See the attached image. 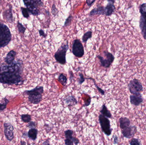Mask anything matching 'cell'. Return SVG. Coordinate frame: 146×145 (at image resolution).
<instances>
[{
  "mask_svg": "<svg viewBox=\"0 0 146 145\" xmlns=\"http://www.w3.org/2000/svg\"><path fill=\"white\" fill-rule=\"evenodd\" d=\"M101 14H105V8L101 6L94 9L90 12V16Z\"/></svg>",
  "mask_w": 146,
  "mask_h": 145,
  "instance_id": "cell-17",
  "label": "cell"
},
{
  "mask_svg": "<svg viewBox=\"0 0 146 145\" xmlns=\"http://www.w3.org/2000/svg\"><path fill=\"white\" fill-rule=\"evenodd\" d=\"M130 103L135 106H138L143 102V99L141 93L132 94L130 96Z\"/></svg>",
  "mask_w": 146,
  "mask_h": 145,
  "instance_id": "cell-14",
  "label": "cell"
},
{
  "mask_svg": "<svg viewBox=\"0 0 146 145\" xmlns=\"http://www.w3.org/2000/svg\"><path fill=\"white\" fill-rule=\"evenodd\" d=\"M114 138V143L115 144H117V143H118V138H117V136L116 135H115V136L113 137Z\"/></svg>",
  "mask_w": 146,
  "mask_h": 145,
  "instance_id": "cell-39",
  "label": "cell"
},
{
  "mask_svg": "<svg viewBox=\"0 0 146 145\" xmlns=\"http://www.w3.org/2000/svg\"><path fill=\"white\" fill-rule=\"evenodd\" d=\"M104 54L106 58L104 59L101 55H98L97 58L99 60L100 66L106 68H109L115 60V57L113 54L108 51H104Z\"/></svg>",
  "mask_w": 146,
  "mask_h": 145,
  "instance_id": "cell-9",
  "label": "cell"
},
{
  "mask_svg": "<svg viewBox=\"0 0 146 145\" xmlns=\"http://www.w3.org/2000/svg\"><path fill=\"white\" fill-rule=\"evenodd\" d=\"M4 133L6 138L9 142H11L14 138V127L9 123H4L3 124Z\"/></svg>",
  "mask_w": 146,
  "mask_h": 145,
  "instance_id": "cell-11",
  "label": "cell"
},
{
  "mask_svg": "<svg viewBox=\"0 0 146 145\" xmlns=\"http://www.w3.org/2000/svg\"><path fill=\"white\" fill-rule=\"evenodd\" d=\"M51 12L54 16H56L59 12V10L56 8L54 4L52 5V8H51Z\"/></svg>",
  "mask_w": 146,
  "mask_h": 145,
  "instance_id": "cell-31",
  "label": "cell"
},
{
  "mask_svg": "<svg viewBox=\"0 0 146 145\" xmlns=\"http://www.w3.org/2000/svg\"><path fill=\"white\" fill-rule=\"evenodd\" d=\"M3 18L8 23H12L13 22V7L11 5H9V8L3 11Z\"/></svg>",
  "mask_w": 146,
  "mask_h": 145,
  "instance_id": "cell-13",
  "label": "cell"
},
{
  "mask_svg": "<svg viewBox=\"0 0 146 145\" xmlns=\"http://www.w3.org/2000/svg\"><path fill=\"white\" fill-rule=\"evenodd\" d=\"M28 137L27 136V133H23V135H22V137L24 138H26L27 137Z\"/></svg>",
  "mask_w": 146,
  "mask_h": 145,
  "instance_id": "cell-40",
  "label": "cell"
},
{
  "mask_svg": "<svg viewBox=\"0 0 146 145\" xmlns=\"http://www.w3.org/2000/svg\"><path fill=\"white\" fill-rule=\"evenodd\" d=\"M64 101L68 106H72L78 104L75 97L73 95H69L64 98Z\"/></svg>",
  "mask_w": 146,
  "mask_h": 145,
  "instance_id": "cell-16",
  "label": "cell"
},
{
  "mask_svg": "<svg viewBox=\"0 0 146 145\" xmlns=\"http://www.w3.org/2000/svg\"><path fill=\"white\" fill-rule=\"evenodd\" d=\"M9 103V100L6 98L2 99L1 103H0V111H3L7 108V105Z\"/></svg>",
  "mask_w": 146,
  "mask_h": 145,
  "instance_id": "cell-23",
  "label": "cell"
},
{
  "mask_svg": "<svg viewBox=\"0 0 146 145\" xmlns=\"http://www.w3.org/2000/svg\"><path fill=\"white\" fill-rule=\"evenodd\" d=\"M71 72V74H70V79H71V80H72V77H73V76H74V75H73L72 72Z\"/></svg>",
  "mask_w": 146,
  "mask_h": 145,
  "instance_id": "cell-42",
  "label": "cell"
},
{
  "mask_svg": "<svg viewBox=\"0 0 146 145\" xmlns=\"http://www.w3.org/2000/svg\"><path fill=\"white\" fill-rule=\"evenodd\" d=\"M16 54L17 53L14 50H12L9 51L4 59L5 63L7 64H10L13 63L15 60Z\"/></svg>",
  "mask_w": 146,
  "mask_h": 145,
  "instance_id": "cell-15",
  "label": "cell"
},
{
  "mask_svg": "<svg viewBox=\"0 0 146 145\" xmlns=\"http://www.w3.org/2000/svg\"><path fill=\"white\" fill-rule=\"evenodd\" d=\"M92 32L91 31H89L86 32L82 37V41L83 43L87 42L88 39H90L92 37Z\"/></svg>",
  "mask_w": 146,
  "mask_h": 145,
  "instance_id": "cell-24",
  "label": "cell"
},
{
  "mask_svg": "<svg viewBox=\"0 0 146 145\" xmlns=\"http://www.w3.org/2000/svg\"><path fill=\"white\" fill-rule=\"evenodd\" d=\"M38 133V130L36 128L30 129L27 133V136L30 139L35 141L37 138Z\"/></svg>",
  "mask_w": 146,
  "mask_h": 145,
  "instance_id": "cell-18",
  "label": "cell"
},
{
  "mask_svg": "<svg viewBox=\"0 0 146 145\" xmlns=\"http://www.w3.org/2000/svg\"><path fill=\"white\" fill-rule=\"evenodd\" d=\"M12 39V35L7 26L0 21V49L9 44Z\"/></svg>",
  "mask_w": 146,
  "mask_h": 145,
  "instance_id": "cell-3",
  "label": "cell"
},
{
  "mask_svg": "<svg viewBox=\"0 0 146 145\" xmlns=\"http://www.w3.org/2000/svg\"><path fill=\"white\" fill-rule=\"evenodd\" d=\"M21 144H26V143L25 142V141H23L21 140Z\"/></svg>",
  "mask_w": 146,
  "mask_h": 145,
  "instance_id": "cell-43",
  "label": "cell"
},
{
  "mask_svg": "<svg viewBox=\"0 0 146 145\" xmlns=\"http://www.w3.org/2000/svg\"><path fill=\"white\" fill-rule=\"evenodd\" d=\"M86 79H91V80H92L93 81L94 83V85H95V87H96V88H97V89H98V91L99 92V93H101V94H102V95H104V90H103V89H101L98 86V85H97V84H96V83H95V81H94V79H92V78H86Z\"/></svg>",
  "mask_w": 146,
  "mask_h": 145,
  "instance_id": "cell-30",
  "label": "cell"
},
{
  "mask_svg": "<svg viewBox=\"0 0 146 145\" xmlns=\"http://www.w3.org/2000/svg\"><path fill=\"white\" fill-rule=\"evenodd\" d=\"M130 145H141V143H140L139 140H138L136 138H133L132 139V140L130 141V143H129Z\"/></svg>",
  "mask_w": 146,
  "mask_h": 145,
  "instance_id": "cell-33",
  "label": "cell"
},
{
  "mask_svg": "<svg viewBox=\"0 0 146 145\" xmlns=\"http://www.w3.org/2000/svg\"><path fill=\"white\" fill-rule=\"evenodd\" d=\"M137 129L135 126H129L126 128L123 129L122 131L123 135L127 138H131L133 137L136 133Z\"/></svg>",
  "mask_w": 146,
  "mask_h": 145,
  "instance_id": "cell-12",
  "label": "cell"
},
{
  "mask_svg": "<svg viewBox=\"0 0 146 145\" xmlns=\"http://www.w3.org/2000/svg\"><path fill=\"white\" fill-rule=\"evenodd\" d=\"M96 0H86V3L88 6L91 7L95 2Z\"/></svg>",
  "mask_w": 146,
  "mask_h": 145,
  "instance_id": "cell-37",
  "label": "cell"
},
{
  "mask_svg": "<svg viewBox=\"0 0 146 145\" xmlns=\"http://www.w3.org/2000/svg\"><path fill=\"white\" fill-rule=\"evenodd\" d=\"M115 9V6L113 3H109L105 7V14L107 16H110L114 12Z\"/></svg>",
  "mask_w": 146,
  "mask_h": 145,
  "instance_id": "cell-20",
  "label": "cell"
},
{
  "mask_svg": "<svg viewBox=\"0 0 146 145\" xmlns=\"http://www.w3.org/2000/svg\"><path fill=\"white\" fill-rule=\"evenodd\" d=\"M17 26L19 33L24 34L26 30L25 27L21 23H20L19 22H18V23H17Z\"/></svg>",
  "mask_w": 146,
  "mask_h": 145,
  "instance_id": "cell-27",
  "label": "cell"
},
{
  "mask_svg": "<svg viewBox=\"0 0 146 145\" xmlns=\"http://www.w3.org/2000/svg\"><path fill=\"white\" fill-rule=\"evenodd\" d=\"M129 92L132 94L141 93L143 90V86L138 79H134L130 81L128 84Z\"/></svg>",
  "mask_w": 146,
  "mask_h": 145,
  "instance_id": "cell-10",
  "label": "cell"
},
{
  "mask_svg": "<svg viewBox=\"0 0 146 145\" xmlns=\"http://www.w3.org/2000/svg\"><path fill=\"white\" fill-rule=\"evenodd\" d=\"M120 127L121 129L126 128L130 126V121L129 118L126 117H121L119 119Z\"/></svg>",
  "mask_w": 146,
  "mask_h": 145,
  "instance_id": "cell-19",
  "label": "cell"
},
{
  "mask_svg": "<svg viewBox=\"0 0 146 145\" xmlns=\"http://www.w3.org/2000/svg\"><path fill=\"white\" fill-rule=\"evenodd\" d=\"M99 121L103 133L106 136H110L111 134L112 129L111 127L110 121L108 118L100 114L99 116Z\"/></svg>",
  "mask_w": 146,
  "mask_h": 145,
  "instance_id": "cell-6",
  "label": "cell"
},
{
  "mask_svg": "<svg viewBox=\"0 0 146 145\" xmlns=\"http://www.w3.org/2000/svg\"><path fill=\"white\" fill-rule=\"evenodd\" d=\"M72 20L73 17L72 15H69V16L66 19V21H65V23H64L63 27H67V26L71 25V24H72Z\"/></svg>",
  "mask_w": 146,
  "mask_h": 145,
  "instance_id": "cell-29",
  "label": "cell"
},
{
  "mask_svg": "<svg viewBox=\"0 0 146 145\" xmlns=\"http://www.w3.org/2000/svg\"><path fill=\"white\" fill-rule=\"evenodd\" d=\"M100 112L101 114L104 116L106 117L107 118H111L112 117L111 113L107 109V107L104 104L102 106V109L100 110Z\"/></svg>",
  "mask_w": 146,
  "mask_h": 145,
  "instance_id": "cell-21",
  "label": "cell"
},
{
  "mask_svg": "<svg viewBox=\"0 0 146 145\" xmlns=\"http://www.w3.org/2000/svg\"><path fill=\"white\" fill-rule=\"evenodd\" d=\"M38 32H39V35H40V36L42 37H44V38H45L47 36V35L45 34L43 30H42V29H40V30H39Z\"/></svg>",
  "mask_w": 146,
  "mask_h": 145,
  "instance_id": "cell-36",
  "label": "cell"
},
{
  "mask_svg": "<svg viewBox=\"0 0 146 145\" xmlns=\"http://www.w3.org/2000/svg\"><path fill=\"white\" fill-rule=\"evenodd\" d=\"M44 91L43 87L38 86L31 90H25L22 94L24 95H28V100L31 104H38L42 99Z\"/></svg>",
  "mask_w": 146,
  "mask_h": 145,
  "instance_id": "cell-2",
  "label": "cell"
},
{
  "mask_svg": "<svg viewBox=\"0 0 146 145\" xmlns=\"http://www.w3.org/2000/svg\"><path fill=\"white\" fill-rule=\"evenodd\" d=\"M140 12L141 14L140 18L139 26L143 37L146 40V3L140 7Z\"/></svg>",
  "mask_w": 146,
  "mask_h": 145,
  "instance_id": "cell-7",
  "label": "cell"
},
{
  "mask_svg": "<svg viewBox=\"0 0 146 145\" xmlns=\"http://www.w3.org/2000/svg\"><path fill=\"white\" fill-rule=\"evenodd\" d=\"M65 145H73L74 144V143L71 140L66 138L65 140Z\"/></svg>",
  "mask_w": 146,
  "mask_h": 145,
  "instance_id": "cell-35",
  "label": "cell"
},
{
  "mask_svg": "<svg viewBox=\"0 0 146 145\" xmlns=\"http://www.w3.org/2000/svg\"><path fill=\"white\" fill-rule=\"evenodd\" d=\"M21 120L25 123H28L31 121V116L29 114H22L21 115Z\"/></svg>",
  "mask_w": 146,
  "mask_h": 145,
  "instance_id": "cell-25",
  "label": "cell"
},
{
  "mask_svg": "<svg viewBox=\"0 0 146 145\" xmlns=\"http://www.w3.org/2000/svg\"><path fill=\"white\" fill-rule=\"evenodd\" d=\"M65 133V136L66 138L69 139L71 140L73 142V139H74V137H73V134L74 133V131L70 129L66 130L64 132Z\"/></svg>",
  "mask_w": 146,
  "mask_h": 145,
  "instance_id": "cell-26",
  "label": "cell"
},
{
  "mask_svg": "<svg viewBox=\"0 0 146 145\" xmlns=\"http://www.w3.org/2000/svg\"><path fill=\"white\" fill-rule=\"evenodd\" d=\"M58 80L59 82L64 87L66 86L67 83V77L63 73L60 74L58 77Z\"/></svg>",
  "mask_w": 146,
  "mask_h": 145,
  "instance_id": "cell-22",
  "label": "cell"
},
{
  "mask_svg": "<svg viewBox=\"0 0 146 145\" xmlns=\"http://www.w3.org/2000/svg\"><path fill=\"white\" fill-rule=\"evenodd\" d=\"M108 2L111 3H114L115 2V0H107Z\"/></svg>",
  "mask_w": 146,
  "mask_h": 145,
  "instance_id": "cell-41",
  "label": "cell"
},
{
  "mask_svg": "<svg viewBox=\"0 0 146 145\" xmlns=\"http://www.w3.org/2000/svg\"><path fill=\"white\" fill-rule=\"evenodd\" d=\"M68 49L69 45L68 42L67 41L66 43H64L61 45L55 53V59L57 62L60 64H66V55Z\"/></svg>",
  "mask_w": 146,
  "mask_h": 145,
  "instance_id": "cell-5",
  "label": "cell"
},
{
  "mask_svg": "<svg viewBox=\"0 0 146 145\" xmlns=\"http://www.w3.org/2000/svg\"><path fill=\"white\" fill-rule=\"evenodd\" d=\"M79 75L80 77H79V80H78V83L80 85H81L85 81L86 78L84 77V75L82 73H80Z\"/></svg>",
  "mask_w": 146,
  "mask_h": 145,
  "instance_id": "cell-32",
  "label": "cell"
},
{
  "mask_svg": "<svg viewBox=\"0 0 146 145\" xmlns=\"http://www.w3.org/2000/svg\"><path fill=\"white\" fill-rule=\"evenodd\" d=\"M72 52L74 55L78 58H81L84 55V49L81 41L75 39L73 42Z\"/></svg>",
  "mask_w": 146,
  "mask_h": 145,
  "instance_id": "cell-8",
  "label": "cell"
},
{
  "mask_svg": "<svg viewBox=\"0 0 146 145\" xmlns=\"http://www.w3.org/2000/svg\"><path fill=\"white\" fill-rule=\"evenodd\" d=\"M25 6L29 12L34 16L41 14L40 8L43 6L42 0H23Z\"/></svg>",
  "mask_w": 146,
  "mask_h": 145,
  "instance_id": "cell-4",
  "label": "cell"
},
{
  "mask_svg": "<svg viewBox=\"0 0 146 145\" xmlns=\"http://www.w3.org/2000/svg\"><path fill=\"white\" fill-rule=\"evenodd\" d=\"M36 124L35 122L31 121L30 122L28 123V124L27 125V127L31 129L36 128Z\"/></svg>",
  "mask_w": 146,
  "mask_h": 145,
  "instance_id": "cell-34",
  "label": "cell"
},
{
  "mask_svg": "<svg viewBox=\"0 0 146 145\" xmlns=\"http://www.w3.org/2000/svg\"><path fill=\"white\" fill-rule=\"evenodd\" d=\"M21 13L22 15L25 18H28L30 17V14H29V12L28 9L26 8L21 7Z\"/></svg>",
  "mask_w": 146,
  "mask_h": 145,
  "instance_id": "cell-28",
  "label": "cell"
},
{
  "mask_svg": "<svg viewBox=\"0 0 146 145\" xmlns=\"http://www.w3.org/2000/svg\"><path fill=\"white\" fill-rule=\"evenodd\" d=\"M24 64L22 60L18 59L10 64L0 65V83L8 85L21 86L25 80L22 76Z\"/></svg>",
  "mask_w": 146,
  "mask_h": 145,
  "instance_id": "cell-1",
  "label": "cell"
},
{
  "mask_svg": "<svg viewBox=\"0 0 146 145\" xmlns=\"http://www.w3.org/2000/svg\"><path fill=\"white\" fill-rule=\"evenodd\" d=\"M73 143H74V144L77 145L80 143V141L78 138L74 137V139H73Z\"/></svg>",
  "mask_w": 146,
  "mask_h": 145,
  "instance_id": "cell-38",
  "label": "cell"
}]
</instances>
